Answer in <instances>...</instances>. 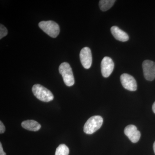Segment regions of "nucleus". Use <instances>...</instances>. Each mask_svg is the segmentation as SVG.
I'll return each mask as SVG.
<instances>
[{"mask_svg": "<svg viewBox=\"0 0 155 155\" xmlns=\"http://www.w3.org/2000/svg\"><path fill=\"white\" fill-rule=\"evenodd\" d=\"M103 123V119L101 116H92L84 124V131L87 134H92L101 128Z\"/></svg>", "mask_w": 155, "mask_h": 155, "instance_id": "obj_2", "label": "nucleus"}, {"mask_svg": "<svg viewBox=\"0 0 155 155\" xmlns=\"http://www.w3.org/2000/svg\"><path fill=\"white\" fill-rule=\"evenodd\" d=\"M143 74L147 80L152 81L155 78V63L150 60L143 61L142 64Z\"/></svg>", "mask_w": 155, "mask_h": 155, "instance_id": "obj_5", "label": "nucleus"}, {"mask_svg": "<svg viewBox=\"0 0 155 155\" xmlns=\"http://www.w3.org/2000/svg\"><path fill=\"white\" fill-rule=\"evenodd\" d=\"M22 126L26 130L36 131L40 130L41 125L38 122L33 120H28L22 122Z\"/></svg>", "mask_w": 155, "mask_h": 155, "instance_id": "obj_11", "label": "nucleus"}, {"mask_svg": "<svg viewBox=\"0 0 155 155\" xmlns=\"http://www.w3.org/2000/svg\"><path fill=\"white\" fill-rule=\"evenodd\" d=\"M59 71L67 86H72L74 84L75 79L73 72L72 68L68 63L64 62L61 64L59 67Z\"/></svg>", "mask_w": 155, "mask_h": 155, "instance_id": "obj_3", "label": "nucleus"}, {"mask_svg": "<svg viewBox=\"0 0 155 155\" xmlns=\"http://www.w3.org/2000/svg\"><path fill=\"white\" fill-rule=\"evenodd\" d=\"M39 27L51 37L55 38L60 33V28L58 23L54 21H43L38 24Z\"/></svg>", "mask_w": 155, "mask_h": 155, "instance_id": "obj_4", "label": "nucleus"}, {"mask_svg": "<svg viewBox=\"0 0 155 155\" xmlns=\"http://www.w3.org/2000/svg\"><path fill=\"white\" fill-rule=\"evenodd\" d=\"M153 147L154 151V153H155V142L154 143L153 146Z\"/></svg>", "mask_w": 155, "mask_h": 155, "instance_id": "obj_18", "label": "nucleus"}, {"mask_svg": "<svg viewBox=\"0 0 155 155\" xmlns=\"http://www.w3.org/2000/svg\"><path fill=\"white\" fill-rule=\"evenodd\" d=\"M111 31L114 38L119 41L125 42L129 39V36L126 32L116 26L111 27Z\"/></svg>", "mask_w": 155, "mask_h": 155, "instance_id": "obj_10", "label": "nucleus"}, {"mask_svg": "<svg viewBox=\"0 0 155 155\" xmlns=\"http://www.w3.org/2000/svg\"><path fill=\"white\" fill-rule=\"evenodd\" d=\"M124 133L129 140L134 143L137 142L140 137V133L134 125H127L124 130Z\"/></svg>", "mask_w": 155, "mask_h": 155, "instance_id": "obj_9", "label": "nucleus"}, {"mask_svg": "<svg viewBox=\"0 0 155 155\" xmlns=\"http://www.w3.org/2000/svg\"><path fill=\"white\" fill-rule=\"evenodd\" d=\"M5 131V125L2 123V121L0 122V133L2 134L4 133V132Z\"/></svg>", "mask_w": 155, "mask_h": 155, "instance_id": "obj_15", "label": "nucleus"}, {"mask_svg": "<svg viewBox=\"0 0 155 155\" xmlns=\"http://www.w3.org/2000/svg\"><path fill=\"white\" fill-rule=\"evenodd\" d=\"M8 33V31L7 28L2 24H1L0 25V39H2L3 37L6 36Z\"/></svg>", "mask_w": 155, "mask_h": 155, "instance_id": "obj_14", "label": "nucleus"}, {"mask_svg": "<svg viewBox=\"0 0 155 155\" xmlns=\"http://www.w3.org/2000/svg\"><path fill=\"white\" fill-rule=\"evenodd\" d=\"M152 109L153 112H154V113L155 114V102L154 103V104H153V105L152 107Z\"/></svg>", "mask_w": 155, "mask_h": 155, "instance_id": "obj_17", "label": "nucleus"}, {"mask_svg": "<svg viewBox=\"0 0 155 155\" xmlns=\"http://www.w3.org/2000/svg\"><path fill=\"white\" fill-rule=\"evenodd\" d=\"M120 81L122 86L130 91H135L137 89V84L134 78L131 75L124 73L120 76Z\"/></svg>", "mask_w": 155, "mask_h": 155, "instance_id": "obj_6", "label": "nucleus"}, {"mask_svg": "<svg viewBox=\"0 0 155 155\" xmlns=\"http://www.w3.org/2000/svg\"><path fill=\"white\" fill-rule=\"evenodd\" d=\"M114 67V62L112 59L109 57H104L101 63V69L103 76L105 78L109 77L113 72Z\"/></svg>", "mask_w": 155, "mask_h": 155, "instance_id": "obj_7", "label": "nucleus"}, {"mask_svg": "<svg viewBox=\"0 0 155 155\" xmlns=\"http://www.w3.org/2000/svg\"><path fill=\"white\" fill-rule=\"evenodd\" d=\"M0 155H6V153L3 150L2 143H0Z\"/></svg>", "mask_w": 155, "mask_h": 155, "instance_id": "obj_16", "label": "nucleus"}, {"mask_svg": "<svg viewBox=\"0 0 155 155\" xmlns=\"http://www.w3.org/2000/svg\"><path fill=\"white\" fill-rule=\"evenodd\" d=\"M69 148L65 144L60 145L56 149L55 155H69Z\"/></svg>", "mask_w": 155, "mask_h": 155, "instance_id": "obj_13", "label": "nucleus"}, {"mask_svg": "<svg viewBox=\"0 0 155 155\" xmlns=\"http://www.w3.org/2000/svg\"><path fill=\"white\" fill-rule=\"evenodd\" d=\"M115 0H101L99 2V7L103 11H107L114 5Z\"/></svg>", "mask_w": 155, "mask_h": 155, "instance_id": "obj_12", "label": "nucleus"}, {"mask_svg": "<svg viewBox=\"0 0 155 155\" xmlns=\"http://www.w3.org/2000/svg\"><path fill=\"white\" fill-rule=\"evenodd\" d=\"M81 62L85 69H88L91 67L92 63V58L90 49L84 47L81 51L80 53Z\"/></svg>", "mask_w": 155, "mask_h": 155, "instance_id": "obj_8", "label": "nucleus"}, {"mask_svg": "<svg viewBox=\"0 0 155 155\" xmlns=\"http://www.w3.org/2000/svg\"><path fill=\"white\" fill-rule=\"evenodd\" d=\"M34 95L40 101L48 102L54 100V95L51 92L39 84H35L32 88Z\"/></svg>", "mask_w": 155, "mask_h": 155, "instance_id": "obj_1", "label": "nucleus"}]
</instances>
